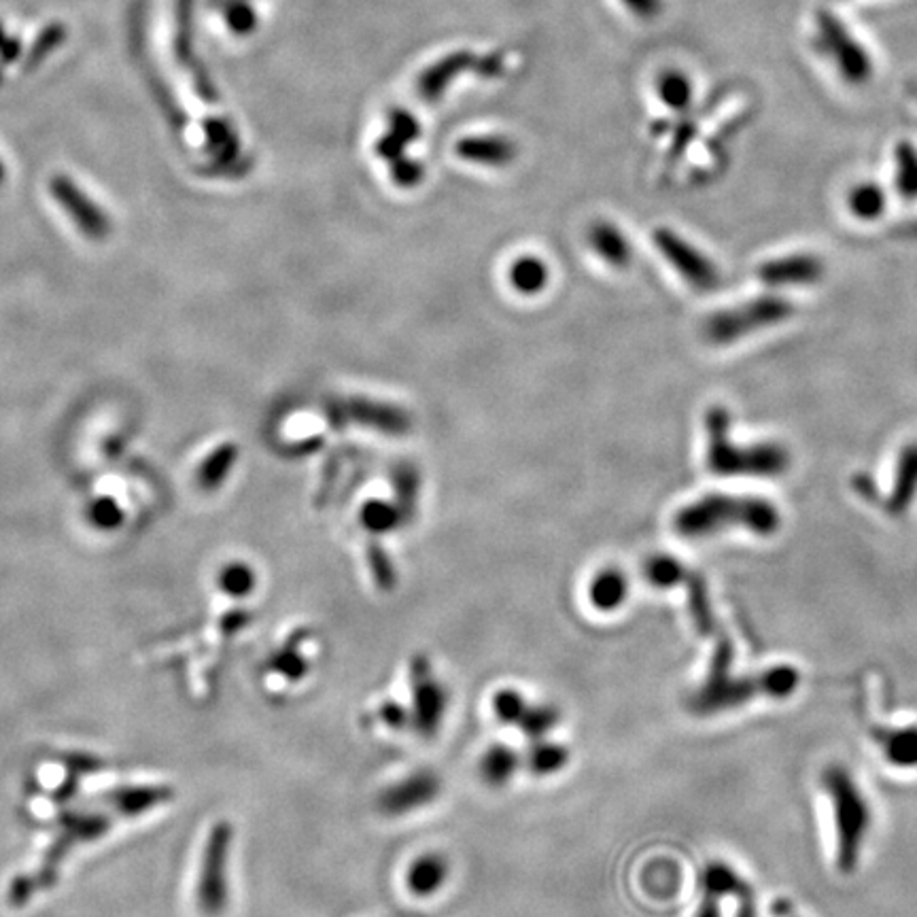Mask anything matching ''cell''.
Segmentation results:
<instances>
[{
    "mask_svg": "<svg viewBox=\"0 0 917 917\" xmlns=\"http://www.w3.org/2000/svg\"><path fill=\"white\" fill-rule=\"evenodd\" d=\"M644 576L656 588H673L686 580L688 569L671 555H654L644 563Z\"/></svg>",
    "mask_w": 917,
    "mask_h": 917,
    "instance_id": "obj_29",
    "label": "cell"
},
{
    "mask_svg": "<svg viewBox=\"0 0 917 917\" xmlns=\"http://www.w3.org/2000/svg\"><path fill=\"white\" fill-rule=\"evenodd\" d=\"M559 720H561V714L555 705H529L525 716L516 726L521 729L525 737H529L531 741H538V739H546L550 731L559 724Z\"/></svg>",
    "mask_w": 917,
    "mask_h": 917,
    "instance_id": "obj_30",
    "label": "cell"
},
{
    "mask_svg": "<svg viewBox=\"0 0 917 917\" xmlns=\"http://www.w3.org/2000/svg\"><path fill=\"white\" fill-rule=\"evenodd\" d=\"M344 408L349 421H355L359 427L378 431V434L385 436H404L412 427L410 412L391 402L357 395L346 400Z\"/></svg>",
    "mask_w": 917,
    "mask_h": 917,
    "instance_id": "obj_9",
    "label": "cell"
},
{
    "mask_svg": "<svg viewBox=\"0 0 917 917\" xmlns=\"http://www.w3.org/2000/svg\"><path fill=\"white\" fill-rule=\"evenodd\" d=\"M637 17L642 20H650V17L661 13V0H622Z\"/></svg>",
    "mask_w": 917,
    "mask_h": 917,
    "instance_id": "obj_42",
    "label": "cell"
},
{
    "mask_svg": "<svg viewBox=\"0 0 917 917\" xmlns=\"http://www.w3.org/2000/svg\"><path fill=\"white\" fill-rule=\"evenodd\" d=\"M586 242L591 251L601 259L603 264L612 268H627L633 259V247L616 223L612 221H595L586 230Z\"/></svg>",
    "mask_w": 917,
    "mask_h": 917,
    "instance_id": "obj_13",
    "label": "cell"
},
{
    "mask_svg": "<svg viewBox=\"0 0 917 917\" xmlns=\"http://www.w3.org/2000/svg\"><path fill=\"white\" fill-rule=\"evenodd\" d=\"M518 767H521V756L508 748L506 743H495L480 760V775L487 786L504 788L510 784Z\"/></svg>",
    "mask_w": 917,
    "mask_h": 917,
    "instance_id": "obj_21",
    "label": "cell"
},
{
    "mask_svg": "<svg viewBox=\"0 0 917 917\" xmlns=\"http://www.w3.org/2000/svg\"><path fill=\"white\" fill-rule=\"evenodd\" d=\"M529 703L521 692L514 688H501L495 692L493 697V712L499 722L504 724H518L521 718L525 716Z\"/></svg>",
    "mask_w": 917,
    "mask_h": 917,
    "instance_id": "obj_34",
    "label": "cell"
},
{
    "mask_svg": "<svg viewBox=\"0 0 917 917\" xmlns=\"http://www.w3.org/2000/svg\"><path fill=\"white\" fill-rule=\"evenodd\" d=\"M729 412L716 406L707 412V465L714 474L722 476H758L773 478L788 467V453L777 444H754L748 448L735 446L729 438Z\"/></svg>",
    "mask_w": 917,
    "mask_h": 917,
    "instance_id": "obj_4",
    "label": "cell"
},
{
    "mask_svg": "<svg viewBox=\"0 0 917 917\" xmlns=\"http://www.w3.org/2000/svg\"><path fill=\"white\" fill-rule=\"evenodd\" d=\"M391 484L395 493V504L404 512L406 521L410 523L414 512H417V501L421 491V474L412 463H395L391 470Z\"/></svg>",
    "mask_w": 917,
    "mask_h": 917,
    "instance_id": "obj_24",
    "label": "cell"
},
{
    "mask_svg": "<svg viewBox=\"0 0 917 917\" xmlns=\"http://www.w3.org/2000/svg\"><path fill=\"white\" fill-rule=\"evenodd\" d=\"M714 652L703 684L688 699L695 716H718L726 709H737L758 697L788 699L801 684V673L790 665H777L767 671L735 676V646L724 631L712 637Z\"/></svg>",
    "mask_w": 917,
    "mask_h": 917,
    "instance_id": "obj_1",
    "label": "cell"
},
{
    "mask_svg": "<svg viewBox=\"0 0 917 917\" xmlns=\"http://www.w3.org/2000/svg\"><path fill=\"white\" fill-rule=\"evenodd\" d=\"M656 92L667 107L684 111L692 100V83L684 73L667 71L656 81Z\"/></svg>",
    "mask_w": 917,
    "mask_h": 917,
    "instance_id": "obj_31",
    "label": "cell"
},
{
    "mask_svg": "<svg viewBox=\"0 0 917 917\" xmlns=\"http://www.w3.org/2000/svg\"><path fill=\"white\" fill-rule=\"evenodd\" d=\"M472 64L470 54H453L438 62L436 66H431L427 73L419 79V92L427 100H436L451 83L457 75H461L467 66Z\"/></svg>",
    "mask_w": 917,
    "mask_h": 917,
    "instance_id": "obj_23",
    "label": "cell"
},
{
    "mask_svg": "<svg viewBox=\"0 0 917 917\" xmlns=\"http://www.w3.org/2000/svg\"><path fill=\"white\" fill-rule=\"evenodd\" d=\"M508 281L512 289L521 296L533 298L546 291L550 283V266L544 259L535 255H521L516 257L508 268Z\"/></svg>",
    "mask_w": 917,
    "mask_h": 917,
    "instance_id": "obj_19",
    "label": "cell"
},
{
    "mask_svg": "<svg viewBox=\"0 0 917 917\" xmlns=\"http://www.w3.org/2000/svg\"><path fill=\"white\" fill-rule=\"evenodd\" d=\"M850 209L862 219H875L886 209V196L875 183L856 185L850 194Z\"/></svg>",
    "mask_w": 917,
    "mask_h": 917,
    "instance_id": "obj_33",
    "label": "cell"
},
{
    "mask_svg": "<svg viewBox=\"0 0 917 917\" xmlns=\"http://www.w3.org/2000/svg\"><path fill=\"white\" fill-rule=\"evenodd\" d=\"M822 37L824 45L830 49V54L837 56L839 71L847 81H864L871 73V62L864 56L860 45L852 41L850 34H845L841 26L830 15H822Z\"/></svg>",
    "mask_w": 917,
    "mask_h": 917,
    "instance_id": "obj_11",
    "label": "cell"
},
{
    "mask_svg": "<svg viewBox=\"0 0 917 917\" xmlns=\"http://www.w3.org/2000/svg\"><path fill=\"white\" fill-rule=\"evenodd\" d=\"M380 720H383L393 731L412 729V712L397 701H385L378 709Z\"/></svg>",
    "mask_w": 917,
    "mask_h": 917,
    "instance_id": "obj_37",
    "label": "cell"
},
{
    "mask_svg": "<svg viewBox=\"0 0 917 917\" xmlns=\"http://www.w3.org/2000/svg\"><path fill=\"white\" fill-rule=\"evenodd\" d=\"M221 586H223V591L230 593L232 597H245L247 593L253 591V586H255L253 569L242 563L230 565L226 572L221 574Z\"/></svg>",
    "mask_w": 917,
    "mask_h": 917,
    "instance_id": "obj_35",
    "label": "cell"
},
{
    "mask_svg": "<svg viewBox=\"0 0 917 917\" xmlns=\"http://www.w3.org/2000/svg\"><path fill=\"white\" fill-rule=\"evenodd\" d=\"M629 597V580L618 567H603L588 584V601L603 614L618 610Z\"/></svg>",
    "mask_w": 917,
    "mask_h": 917,
    "instance_id": "obj_17",
    "label": "cell"
},
{
    "mask_svg": "<svg viewBox=\"0 0 917 917\" xmlns=\"http://www.w3.org/2000/svg\"><path fill=\"white\" fill-rule=\"evenodd\" d=\"M782 525L780 512L765 499L705 495L690 501L673 516V531L688 540H703L731 529L773 535Z\"/></svg>",
    "mask_w": 917,
    "mask_h": 917,
    "instance_id": "obj_2",
    "label": "cell"
},
{
    "mask_svg": "<svg viewBox=\"0 0 917 917\" xmlns=\"http://www.w3.org/2000/svg\"><path fill=\"white\" fill-rule=\"evenodd\" d=\"M917 495V444L909 446L896 470V484L890 499V510L901 514Z\"/></svg>",
    "mask_w": 917,
    "mask_h": 917,
    "instance_id": "obj_25",
    "label": "cell"
},
{
    "mask_svg": "<svg viewBox=\"0 0 917 917\" xmlns=\"http://www.w3.org/2000/svg\"><path fill=\"white\" fill-rule=\"evenodd\" d=\"M735 898H737V917H758L754 888L748 884V881H743V886L737 890Z\"/></svg>",
    "mask_w": 917,
    "mask_h": 917,
    "instance_id": "obj_40",
    "label": "cell"
},
{
    "mask_svg": "<svg viewBox=\"0 0 917 917\" xmlns=\"http://www.w3.org/2000/svg\"><path fill=\"white\" fill-rule=\"evenodd\" d=\"M92 518L96 525L105 527V529H113L117 523H121V510L111 499H98L92 506Z\"/></svg>",
    "mask_w": 917,
    "mask_h": 917,
    "instance_id": "obj_39",
    "label": "cell"
},
{
    "mask_svg": "<svg viewBox=\"0 0 917 917\" xmlns=\"http://www.w3.org/2000/svg\"><path fill=\"white\" fill-rule=\"evenodd\" d=\"M51 187H54V196L62 204V209L71 213L75 226L83 234H88L94 240H102L111 232V221L107 213L100 211L88 196L79 192V187L73 181L56 179Z\"/></svg>",
    "mask_w": 917,
    "mask_h": 917,
    "instance_id": "obj_10",
    "label": "cell"
},
{
    "mask_svg": "<svg viewBox=\"0 0 917 917\" xmlns=\"http://www.w3.org/2000/svg\"><path fill=\"white\" fill-rule=\"evenodd\" d=\"M391 177H393V181L397 185L414 187L417 183H421V179H423V168H421V164H417L414 160L400 155V158L391 162Z\"/></svg>",
    "mask_w": 917,
    "mask_h": 917,
    "instance_id": "obj_38",
    "label": "cell"
},
{
    "mask_svg": "<svg viewBox=\"0 0 917 917\" xmlns=\"http://www.w3.org/2000/svg\"><path fill=\"white\" fill-rule=\"evenodd\" d=\"M820 274V262L809 255L773 259V262L760 268V279L767 285H807L818 281Z\"/></svg>",
    "mask_w": 917,
    "mask_h": 917,
    "instance_id": "obj_16",
    "label": "cell"
},
{
    "mask_svg": "<svg viewBox=\"0 0 917 917\" xmlns=\"http://www.w3.org/2000/svg\"><path fill=\"white\" fill-rule=\"evenodd\" d=\"M366 561L370 567L372 580L380 591H393V588L397 586V569L393 565V559L389 557V552L378 542L372 540L366 548Z\"/></svg>",
    "mask_w": 917,
    "mask_h": 917,
    "instance_id": "obj_32",
    "label": "cell"
},
{
    "mask_svg": "<svg viewBox=\"0 0 917 917\" xmlns=\"http://www.w3.org/2000/svg\"><path fill=\"white\" fill-rule=\"evenodd\" d=\"M790 315V304L775 298H760L750 304H741L735 310H724L709 317L705 336L714 344H731L737 338L765 330L769 325L784 321Z\"/></svg>",
    "mask_w": 917,
    "mask_h": 917,
    "instance_id": "obj_5",
    "label": "cell"
},
{
    "mask_svg": "<svg viewBox=\"0 0 917 917\" xmlns=\"http://www.w3.org/2000/svg\"><path fill=\"white\" fill-rule=\"evenodd\" d=\"M652 240L661 257L686 285L695 291H714L718 287L720 272L716 264L684 236L669 228H659L654 230Z\"/></svg>",
    "mask_w": 917,
    "mask_h": 917,
    "instance_id": "obj_7",
    "label": "cell"
},
{
    "mask_svg": "<svg viewBox=\"0 0 917 917\" xmlns=\"http://www.w3.org/2000/svg\"><path fill=\"white\" fill-rule=\"evenodd\" d=\"M457 158L480 166H508L516 158V145L504 136H467L455 145Z\"/></svg>",
    "mask_w": 917,
    "mask_h": 917,
    "instance_id": "obj_15",
    "label": "cell"
},
{
    "mask_svg": "<svg viewBox=\"0 0 917 917\" xmlns=\"http://www.w3.org/2000/svg\"><path fill=\"white\" fill-rule=\"evenodd\" d=\"M300 635L302 633L293 635L289 642L270 659V669L274 673H279V676H283L287 682H300L310 669L308 659L302 654L300 644H298Z\"/></svg>",
    "mask_w": 917,
    "mask_h": 917,
    "instance_id": "obj_28",
    "label": "cell"
},
{
    "mask_svg": "<svg viewBox=\"0 0 917 917\" xmlns=\"http://www.w3.org/2000/svg\"><path fill=\"white\" fill-rule=\"evenodd\" d=\"M448 873V860L440 854H423L410 864L406 886L414 896H431L444 888Z\"/></svg>",
    "mask_w": 917,
    "mask_h": 917,
    "instance_id": "obj_18",
    "label": "cell"
},
{
    "mask_svg": "<svg viewBox=\"0 0 917 917\" xmlns=\"http://www.w3.org/2000/svg\"><path fill=\"white\" fill-rule=\"evenodd\" d=\"M822 788L833 807L837 835V869L843 875L856 871L864 839L871 828V805L852 771L835 763L822 771Z\"/></svg>",
    "mask_w": 917,
    "mask_h": 917,
    "instance_id": "obj_3",
    "label": "cell"
},
{
    "mask_svg": "<svg viewBox=\"0 0 917 917\" xmlns=\"http://www.w3.org/2000/svg\"><path fill=\"white\" fill-rule=\"evenodd\" d=\"M412 729L423 739L436 737L448 707V690L434 676L427 656H414L410 663Z\"/></svg>",
    "mask_w": 917,
    "mask_h": 917,
    "instance_id": "obj_6",
    "label": "cell"
},
{
    "mask_svg": "<svg viewBox=\"0 0 917 917\" xmlns=\"http://www.w3.org/2000/svg\"><path fill=\"white\" fill-rule=\"evenodd\" d=\"M898 168H903V172H898V179L903 181L905 189H909V192H917V160L911 153L898 155Z\"/></svg>",
    "mask_w": 917,
    "mask_h": 917,
    "instance_id": "obj_41",
    "label": "cell"
},
{
    "mask_svg": "<svg viewBox=\"0 0 917 917\" xmlns=\"http://www.w3.org/2000/svg\"><path fill=\"white\" fill-rule=\"evenodd\" d=\"M387 134L393 138V141H397L402 147H406V145H410L414 141V138L419 136V126H417V121H414V117L410 113L397 111L391 117V124H389V132Z\"/></svg>",
    "mask_w": 917,
    "mask_h": 917,
    "instance_id": "obj_36",
    "label": "cell"
},
{
    "mask_svg": "<svg viewBox=\"0 0 917 917\" xmlns=\"http://www.w3.org/2000/svg\"><path fill=\"white\" fill-rule=\"evenodd\" d=\"M567 760H569V750L561 746V743L538 739V741H533V746L529 748L527 767L533 775L546 777V775L559 773L561 769H565Z\"/></svg>",
    "mask_w": 917,
    "mask_h": 917,
    "instance_id": "obj_27",
    "label": "cell"
},
{
    "mask_svg": "<svg viewBox=\"0 0 917 917\" xmlns=\"http://www.w3.org/2000/svg\"><path fill=\"white\" fill-rule=\"evenodd\" d=\"M359 521L363 529L372 535H387L408 523L400 506L389 499L363 501V506L359 510Z\"/></svg>",
    "mask_w": 917,
    "mask_h": 917,
    "instance_id": "obj_22",
    "label": "cell"
},
{
    "mask_svg": "<svg viewBox=\"0 0 917 917\" xmlns=\"http://www.w3.org/2000/svg\"><path fill=\"white\" fill-rule=\"evenodd\" d=\"M871 735L892 767H917V726H873Z\"/></svg>",
    "mask_w": 917,
    "mask_h": 917,
    "instance_id": "obj_14",
    "label": "cell"
},
{
    "mask_svg": "<svg viewBox=\"0 0 917 917\" xmlns=\"http://www.w3.org/2000/svg\"><path fill=\"white\" fill-rule=\"evenodd\" d=\"M684 584H686V591H688V612H690V618H692V625H695V631L701 637L712 639L714 635H718L722 631V627L718 625L716 612L712 608V599H709V593H707V586H705L703 578L697 576V574H688Z\"/></svg>",
    "mask_w": 917,
    "mask_h": 917,
    "instance_id": "obj_20",
    "label": "cell"
},
{
    "mask_svg": "<svg viewBox=\"0 0 917 917\" xmlns=\"http://www.w3.org/2000/svg\"><path fill=\"white\" fill-rule=\"evenodd\" d=\"M238 459V446L232 442H226L217 446L215 451L206 457L198 470V482L202 489H217L226 482L228 474L232 472V467L236 465Z\"/></svg>",
    "mask_w": 917,
    "mask_h": 917,
    "instance_id": "obj_26",
    "label": "cell"
},
{
    "mask_svg": "<svg viewBox=\"0 0 917 917\" xmlns=\"http://www.w3.org/2000/svg\"><path fill=\"white\" fill-rule=\"evenodd\" d=\"M442 792V780L434 771H417L378 794V809L391 818L406 816L434 803Z\"/></svg>",
    "mask_w": 917,
    "mask_h": 917,
    "instance_id": "obj_8",
    "label": "cell"
},
{
    "mask_svg": "<svg viewBox=\"0 0 917 917\" xmlns=\"http://www.w3.org/2000/svg\"><path fill=\"white\" fill-rule=\"evenodd\" d=\"M0 177H3V166H0Z\"/></svg>",
    "mask_w": 917,
    "mask_h": 917,
    "instance_id": "obj_43",
    "label": "cell"
},
{
    "mask_svg": "<svg viewBox=\"0 0 917 917\" xmlns=\"http://www.w3.org/2000/svg\"><path fill=\"white\" fill-rule=\"evenodd\" d=\"M743 879L733 867L726 862H709L701 873V890L703 901L695 917H720V903L724 896H735L743 886Z\"/></svg>",
    "mask_w": 917,
    "mask_h": 917,
    "instance_id": "obj_12",
    "label": "cell"
}]
</instances>
